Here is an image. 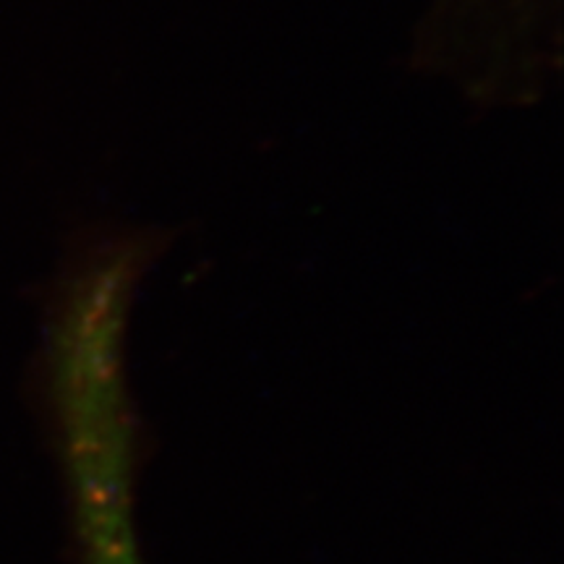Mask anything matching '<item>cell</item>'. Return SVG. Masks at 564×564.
<instances>
[]
</instances>
